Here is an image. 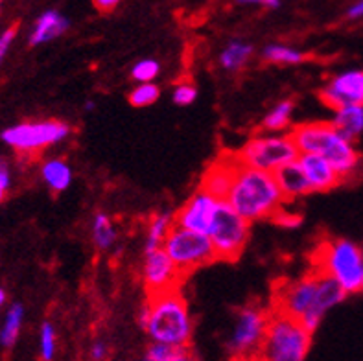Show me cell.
I'll list each match as a JSON object with an SVG mask.
<instances>
[{
    "instance_id": "obj_1",
    "label": "cell",
    "mask_w": 363,
    "mask_h": 361,
    "mask_svg": "<svg viewBox=\"0 0 363 361\" xmlns=\"http://www.w3.org/2000/svg\"><path fill=\"white\" fill-rule=\"evenodd\" d=\"M347 295L336 279L312 270L301 279L275 284L272 308L299 319L313 334L327 311L341 304Z\"/></svg>"
},
{
    "instance_id": "obj_2",
    "label": "cell",
    "mask_w": 363,
    "mask_h": 361,
    "mask_svg": "<svg viewBox=\"0 0 363 361\" xmlns=\"http://www.w3.org/2000/svg\"><path fill=\"white\" fill-rule=\"evenodd\" d=\"M225 201L249 223H257L272 218L277 220L286 199L275 174L238 162Z\"/></svg>"
},
{
    "instance_id": "obj_3",
    "label": "cell",
    "mask_w": 363,
    "mask_h": 361,
    "mask_svg": "<svg viewBox=\"0 0 363 361\" xmlns=\"http://www.w3.org/2000/svg\"><path fill=\"white\" fill-rule=\"evenodd\" d=\"M146 301L150 306V317L144 332L150 335V339L174 348L190 347L194 321L181 288L153 293L147 295Z\"/></svg>"
},
{
    "instance_id": "obj_4",
    "label": "cell",
    "mask_w": 363,
    "mask_h": 361,
    "mask_svg": "<svg viewBox=\"0 0 363 361\" xmlns=\"http://www.w3.org/2000/svg\"><path fill=\"white\" fill-rule=\"evenodd\" d=\"M291 137L301 153H318L340 172L343 181L359 174L362 155L354 142L347 140L330 122H306L291 129Z\"/></svg>"
},
{
    "instance_id": "obj_5",
    "label": "cell",
    "mask_w": 363,
    "mask_h": 361,
    "mask_svg": "<svg viewBox=\"0 0 363 361\" xmlns=\"http://www.w3.org/2000/svg\"><path fill=\"white\" fill-rule=\"evenodd\" d=\"M269 323L258 360L306 361L312 347V332L299 319L269 308Z\"/></svg>"
},
{
    "instance_id": "obj_6",
    "label": "cell",
    "mask_w": 363,
    "mask_h": 361,
    "mask_svg": "<svg viewBox=\"0 0 363 361\" xmlns=\"http://www.w3.org/2000/svg\"><path fill=\"white\" fill-rule=\"evenodd\" d=\"M312 264V270L336 279L347 293L362 291L363 249L352 240H325L315 247Z\"/></svg>"
},
{
    "instance_id": "obj_7",
    "label": "cell",
    "mask_w": 363,
    "mask_h": 361,
    "mask_svg": "<svg viewBox=\"0 0 363 361\" xmlns=\"http://www.w3.org/2000/svg\"><path fill=\"white\" fill-rule=\"evenodd\" d=\"M269 308L260 304H247L240 308L235 316V323L227 339V350L233 361L257 360L262 348L264 338L269 323Z\"/></svg>"
},
{
    "instance_id": "obj_8",
    "label": "cell",
    "mask_w": 363,
    "mask_h": 361,
    "mask_svg": "<svg viewBox=\"0 0 363 361\" xmlns=\"http://www.w3.org/2000/svg\"><path fill=\"white\" fill-rule=\"evenodd\" d=\"M299 148L291 133L288 135H258L251 137L235 153L236 160L251 168L275 174L281 166L294 162L299 157Z\"/></svg>"
},
{
    "instance_id": "obj_9",
    "label": "cell",
    "mask_w": 363,
    "mask_h": 361,
    "mask_svg": "<svg viewBox=\"0 0 363 361\" xmlns=\"http://www.w3.org/2000/svg\"><path fill=\"white\" fill-rule=\"evenodd\" d=\"M177 270L186 277L192 271L199 270L203 265H208L218 260L216 249L208 234L198 233L174 225V229L166 236L164 245H162Z\"/></svg>"
},
{
    "instance_id": "obj_10",
    "label": "cell",
    "mask_w": 363,
    "mask_h": 361,
    "mask_svg": "<svg viewBox=\"0 0 363 361\" xmlns=\"http://www.w3.org/2000/svg\"><path fill=\"white\" fill-rule=\"evenodd\" d=\"M249 234H251V223L242 218L225 199H220L216 218L208 233L216 249L218 260H236L247 245Z\"/></svg>"
},
{
    "instance_id": "obj_11",
    "label": "cell",
    "mask_w": 363,
    "mask_h": 361,
    "mask_svg": "<svg viewBox=\"0 0 363 361\" xmlns=\"http://www.w3.org/2000/svg\"><path fill=\"white\" fill-rule=\"evenodd\" d=\"M70 135V126L61 120H43V122L18 123L2 131V140L8 146L23 153L45 150L63 142Z\"/></svg>"
},
{
    "instance_id": "obj_12",
    "label": "cell",
    "mask_w": 363,
    "mask_h": 361,
    "mask_svg": "<svg viewBox=\"0 0 363 361\" xmlns=\"http://www.w3.org/2000/svg\"><path fill=\"white\" fill-rule=\"evenodd\" d=\"M183 280L184 274L177 270V265L162 247L144 252L143 284L147 295L181 288Z\"/></svg>"
},
{
    "instance_id": "obj_13",
    "label": "cell",
    "mask_w": 363,
    "mask_h": 361,
    "mask_svg": "<svg viewBox=\"0 0 363 361\" xmlns=\"http://www.w3.org/2000/svg\"><path fill=\"white\" fill-rule=\"evenodd\" d=\"M218 205H220V199L216 196H212L208 190L199 187L183 203L179 211L175 212V225L208 234L212 229V223H214V218H216Z\"/></svg>"
},
{
    "instance_id": "obj_14",
    "label": "cell",
    "mask_w": 363,
    "mask_h": 361,
    "mask_svg": "<svg viewBox=\"0 0 363 361\" xmlns=\"http://www.w3.org/2000/svg\"><path fill=\"white\" fill-rule=\"evenodd\" d=\"M319 98L330 109L363 106V69L345 70L328 79L319 91Z\"/></svg>"
},
{
    "instance_id": "obj_15",
    "label": "cell",
    "mask_w": 363,
    "mask_h": 361,
    "mask_svg": "<svg viewBox=\"0 0 363 361\" xmlns=\"http://www.w3.org/2000/svg\"><path fill=\"white\" fill-rule=\"evenodd\" d=\"M297 162H299L304 175H306V181H308L312 194L328 192L332 188L345 183L340 172L325 157L318 155V153H299Z\"/></svg>"
},
{
    "instance_id": "obj_16",
    "label": "cell",
    "mask_w": 363,
    "mask_h": 361,
    "mask_svg": "<svg viewBox=\"0 0 363 361\" xmlns=\"http://www.w3.org/2000/svg\"><path fill=\"white\" fill-rule=\"evenodd\" d=\"M238 165L235 153L223 155L218 162L208 166V170L203 174L201 184L199 187L208 190L212 196H216L218 199H225L229 194L230 183H233V175H235V168Z\"/></svg>"
},
{
    "instance_id": "obj_17",
    "label": "cell",
    "mask_w": 363,
    "mask_h": 361,
    "mask_svg": "<svg viewBox=\"0 0 363 361\" xmlns=\"http://www.w3.org/2000/svg\"><path fill=\"white\" fill-rule=\"evenodd\" d=\"M275 179L279 187H281L282 194H284L286 201L301 199V197L312 194L308 181H306V175H304L303 168H301L297 160L288 162V165L281 166V168L277 170Z\"/></svg>"
},
{
    "instance_id": "obj_18",
    "label": "cell",
    "mask_w": 363,
    "mask_h": 361,
    "mask_svg": "<svg viewBox=\"0 0 363 361\" xmlns=\"http://www.w3.org/2000/svg\"><path fill=\"white\" fill-rule=\"evenodd\" d=\"M69 18L65 15H61L55 9H48L33 24V30L30 33V46H39L54 41V39L63 35L69 30Z\"/></svg>"
},
{
    "instance_id": "obj_19",
    "label": "cell",
    "mask_w": 363,
    "mask_h": 361,
    "mask_svg": "<svg viewBox=\"0 0 363 361\" xmlns=\"http://www.w3.org/2000/svg\"><path fill=\"white\" fill-rule=\"evenodd\" d=\"M330 123L347 140L356 142L363 135V106H345L334 109Z\"/></svg>"
},
{
    "instance_id": "obj_20",
    "label": "cell",
    "mask_w": 363,
    "mask_h": 361,
    "mask_svg": "<svg viewBox=\"0 0 363 361\" xmlns=\"http://www.w3.org/2000/svg\"><path fill=\"white\" fill-rule=\"evenodd\" d=\"M175 225V212H155L146 223V238H144V252L159 249L164 245L166 236Z\"/></svg>"
},
{
    "instance_id": "obj_21",
    "label": "cell",
    "mask_w": 363,
    "mask_h": 361,
    "mask_svg": "<svg viewBox=\"0 0 363 361\" xmlns=\"http://www.w3.org/2000/svg\"><path fill=\"white\" fill-rule=\"evenodd\" d=\"M253 45H249L245 41H240V39H235V41H229L223 50L218 55V63L223 70L227 72H238L249 63V60L253 57Z\"/></svg>"
},
{
    "instance_id": "obj_22",
    "label": "cell",
    "mask_w": 363,
    "mask_h": 361,
    "mask_svg": "<svg viewBox=\"0 0 363 361\" xmlns=\"http://www.w3.org/2000/svg\"><path fill=\"white\" fill-rule=\"evenodd\" d=\"M43 181L54 194L65 192L72 183V168L65 159L46 160L41 168Z\"/></svg>"
},
{
    "instance_id": "obj_23",
    "label": "cell",
    "mask_w": 363,
    "mask_h": 361,
    "mask_svg": "<svg viewBox=\"0 0 363 361\" xmlns=\"http://www.w3.org/2000/svg\"><path fill=\"white\" fill-rule=\"evenodd\" d=\"M91 238L98 251H111L118 240V233L106 212H96L91 220Z\"/></svg>"
},
{
    "instance_id": "obj_24",
    "label": "cell",
    "mask_w": 363,
    "mask_h": 361,
    "mask_svg": "<svg viewBox=\"0 0 363 361\" xmlns=\"http://www.w3.org/2000/svg\"><path fill=\"white\" fill-rule=\"evenodd\" d=\"M295 104L291 100H282L267 111L262 120V128L269 133H279L290 128Z\"/></svg>"
},
{
    "instance_id": "obj_25",
    "label": "cell",
    "mask_w": 363,
    "mask_h": 361,
    "mask_svg": "<svg viewBox=\"0 0 363 361\" xmlns=\"http://www.w3.org/2000/svg\"><path fill=\"white\" fill-rule=\"evenodd\" d=\"M262 60L273 65H301L306 60V54H303L294 46L272 43L262 50Z\"/></svg>"
},
{
    "instance_id": "obj_26",
    "label": "cell",
    "mask_w": 363,
    "mask_h": 361,
    "mask_svg": "<svg viewBox=\"0 0 363 361\" xmlns=\"http://www.w3.org/2000/svg\"><path fill=\"white\" fill-rule=\"evenodd\" d=\"M24 319V308L23 304H11L6 313L4 325H2V330H0V345L4 348L13 347L17 343L18 332H21V326H23Z\"/></svg>"
},
{
    "instance_id": "obj_27",
    "label": "cell",
    "mask_w": 363,
    "mask_h": 361,
    "mask_svg": "<svg viewBox=\"0 0 363 361\" xmlns=\"http://www.w3.org/2000/svg\"><path fill=\"white\" fill-rule=\"evenodd\" d=\"M161 96V89L157 85L155 82H146V83H137V87L131 89L129 92V104L137 109L140 107H147V106H153L157 100Z\"/></svg>"
},
{
    "instance_id": "obj_28",
    "label": "cell",
    "mask_w": 363,
    "mask_h": 361,
    "mask_svg": "<svg viewBox=\"0 0 363 361\" xmlns=\"http://www.w3.org/2000/svg\"><path fill=\"white\" fill-rule=\"evenodd\" d=\"M161 72V63L157 60H140L133 65L131 69V78L137 83H146V82H155V78Z\"/></svg>"
},
{
    "instance_id": "obj_29",
    "label": "cell",
    "mask_w": 363,
    "mask_h": 361,
    "mask_svg": "<svg viewBox=\"0 0 363 361\" xmlns=\"http://www.w3.org/2000/svg\"><path fill=\"white\" fill-rule=\"evenodd\" d=\"M196 98H198V89L194 87L190 82H186V79H181L174 87V91H172V100L181 107L192 106Z\"/></svg>"
},
{
    "instance_id": "obj_30",
    "label": "cell",
    "mask_w": 363,
    "mask_h": 361,
    "mask_svg": "<svg viewBox=\"0 0 363 361\" xmlns=\"http://www.w3.org/2000/svg\"><path fill=\"white\" fill-rule=\"evenodd\" d=\"M41 360L43 361H52L55 356V330L50 321L43 323L41 326Z\"/></svg>"
},
{
    "instance_id": "obj_31",
    "label": "cell",
    "mask_w": 363,
    "mask_h": 361,
    "mask_svg": "<svg viewBox=\"0 0 363 361\" xmlns=\"http://www.w3.org/2000/svg\"><path fill=\"white\" fill-rule=\"evenodd\" d=\"M174 352H175V348L170 347V345L152 341V345L146 348V354H144L143 361H164L168 360Z\"/></svg>"
},
{
    "instance_id": "obj_32",
    "label": "cell",
    "mask_w": 363,
    "mask_h": 361,
    "mask_svg": "<svg viewBox=\"0 0 363 361\" xmlns=\"http://www.w3.org/2000/svg\"><path fill=\"white\" fill-rule=\"evenodd\" d=\"M17 30H18V24H13V26H9L2 35H0V63L4 60V55L8 54L9 46L13 43L15 35H17Z\"/></svg>"
},
{
    "instance_id": "obj_33",
    "label": "cell",
    "mask_w": 363,
    "mask_h": 361,
    "mask_svg": "<svg viewBox=\"0 0 363 361\" xmlns=\"http://www.w3.org/2000/svg\"><path fill=\"white\" fill-rule=\"evenodd\" d=\"M107 354H109V347H107L104 341H94L91 347V360L92 361H106L107 360Z\"/></svg>"
},
{
    "instance_id": "obj_34",
    "label": "cell",
    "mask_w": 363,
    "mask_h": 361,
    "mask_svg": "<svg viewBox=\"0 0 363 361\" xmlns=\"http://www.w3.org/2000/svg\"><path fill=\"white\" fill-rule=\"evenodd\" d=\"M164 361H198V360H196V356L192 354L190 347H186V348H175V352Z\"/></svg>"
},
{
    "instance_id": "obj_35",
    "label": "cell",
    "mask_w": 363,
    "mask_h": 361,
    "mask_svg": "<svg viewBox=\"0 0 363 361\" xmlns=\"http://www.w3.org/2000/svg\"><path fill=\"white\" fill-rule=\"evenodd\" d=\"M120 2H122V0H92L94 8H96L98 11H101V13H109V11H113Z\"/></svg>"
},
{
    "instance_id": "obj_36",
    "label": "cell",
    "mask_w": 363,
    "mask_h": 361,
    "mask_svg": "<svg viewBox=\"0 0 363 361\" xmlns=\"http://www.w3.org/2000/svg\"><path fill=\"white\" fill-rule=\"evenodd\" d=\"M11 183V175H9V166L4 159H0V187H4L6 190Z\"/></svg>"
},
{
    "instance_id": "obj_37",
    "label": "cell",
    "mask_w": 363,
    "mask_h": 361,
    "mask_svg": "<svg viewBox=\"0 0 363 361\" xmlns=\"http://www.w3.org/2000/svg\"><path fill=\"white\" fill-rule=\"evenodd\" d=\"M236 2H240V4H258L269 9H275L281 6V0H236Z\"/></svg>"
},
{
    "instance_id": "obj_38",
    "label": "cell",
    "mask_w": 363,
    "mask_h": 361,
    "mask_svg": "<svg viewBox=\"0 0 363 361\" xmlns=\"http://www.w3.org/2000/svg\"><path fill=\"white\" fill-rule=\"evenodd\" d=\"M347 17L356 21V18H363V0H358L356 4H352L347 11Z\"/></svg>"
},
{
    "instance_id": "obj_39",
    "label": "cell",
    "mask_w": 363,
    "mask_h": 361,
    "mask_svg": "<svg viewBox=\"0 0 363 361\" xmlns=\"http://www.w3.org/2000/svg\"><path fill=\"white\" fill-rule=\"evenodd\" d=\"M4 302H6V293H4V289L0 288V306H2Z\"/></svg>"
},
{
    "instance_id": "obj_40",
    "label": "cell",
    "mask_w": 363,
    "mask_h": 361,
    "mask_svg": "<svg viewBox=\"0 0 363 361\" xmlns=\"http://www.w3.org/2000/svg\"><path fill=\"white\" fill-rule=\"evenodd\" d=\"M85 109H87V111L94 109V101H87V104H85Z\"/></svg>"
},
{
    "instance_id": "obj_41",
    "label": "cell",
    "mask_w": 363,
    "mask_h": 361,
    "mask_svg": "<svg viewBox=\"0 0 363 361\" xmlns=\"http://www.w3.org/2000/svg\"><path fill=\"white\" fill-rule=\"evenodd\" d=\"M6 196V188L4 187H0V203H2V199H4Z\"/></svg>"
},
{
    "instance_id": "obj_42",
    "label": "cell",
    "mask_w": 363,
    "mask_h": 361,
    "mask_svg": "<svg viewBox=\"0 0 363 361\" xmlns=\"http://www.w3.org/2000/svg\"><path fill=\"white\" fill-rule=\"evenodd\" d=\"M362 291H363V273H362Z\"/></svg>"
},
{
    "instance_id": "obj_43",
    "label": "cell",
    "mask_w": 363,
    "mask_h": 361,
    "mask_svg": "<svg viewBox=\"0 0 363 361\" xmlns=\"http://www.w3.org/2000/svg\"><path fill=\"white\" fill-rule=\"evenodd\" d=\"M251 361H262V360H258V357H257V360H251Z\"/></svg>"
}]
</instances>
